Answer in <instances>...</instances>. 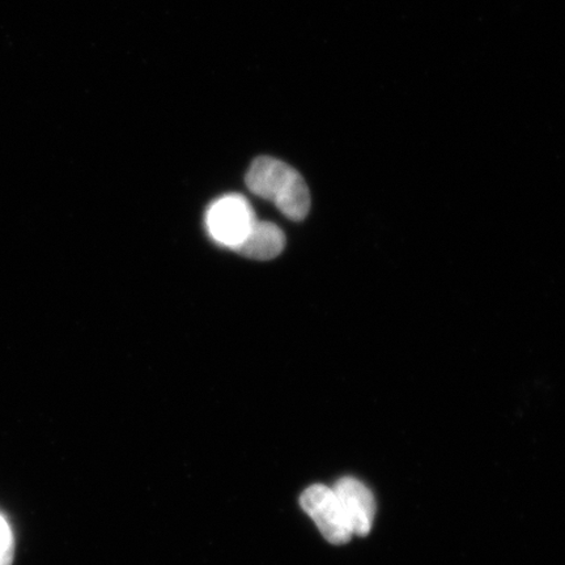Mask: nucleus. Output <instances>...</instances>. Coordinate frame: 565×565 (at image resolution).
Wrapping results in <instances>:
<instances>
[{
    "instance_id": "nucleus-1",
    "label": "nucleus",
    "mask_w": 565,
    "mask_h": 565,
    "mask_svg": "<svg viewBox=\"0 0 565 565\" xmlns=\"http://www.w3.org/2000/svg\"><path fill=\"white\" fill-rule=\"evenodd\" d=\"M247 189L254 195L274 202L289 221L300 222L310 210V193L302 175L285 161L259 157L245 175Z\"/></svg>"
},
{
    "instance_id": "nucleus-3",
    "label": "nucleus",
    "mask_w": 565,
    "mask_h": 565,
    "mask_svg": "<svg viewBox=\"0 0 565 565\" xmlns=\"http://www.w3.org/2000/svg\"><path fill=\"white\" fill-rule=\"evenodd\" d=\"M300 504L330 543L343 545L351 540L349 522L333 489L323 484L310 486L302 492Z\"/></svg>"
},
{
    "instance_id": "nucleus-4",
    "label": "nucleus",
    "mask_w": 565,
    "mask_h": 565,
    "mask_svg": "<svg viewBox=\"0 0 565 565\" xmlns=\"http://www.w3.org/2000/svg\"><path fill=\"white\" fill-rule=\"evenodd\" d=\"M333 490L352 535H369L376 515V500L369 487L356 478L345 477L338 480Z\"/></svg>"
},
{
    "instance_id": "nucleus-6",
    "label": "nucleus",
    "mask_w": 565,
    "mask_h": 565,
    "mask_svg": "<svg viewBox=\"0 0 565 565\" xmlns=\"http://www.w3.org/2000/svg\"><path fill=\"white\" fill-rule=\"evenodd\" d=\"M15 555V541L12 529L2 514H0V565H12Z\"/></svg>"
},
{
    "instance_id": "nucleus-2",
    "label": "nucleus",
    "mask_w": 565,
    "mask_h": 565,
    "mask_svg": "<svg viewBox=\"0 0 565 565\" xmlns=\"http://www.w3.org/2000/svg\"><path fill=\"white\" fill-rule=\"evenodd\" d=\"M256 222L252 204L239 194L217 198L206 212V227L211 238L232 250L244 242Z\"/></svg>"
},
{
    "instance_id": "nucleus-5",
    "label": "nucleus",
    "mask_w": 565,
    "mask_h": 565,
    "mask_svg": "<svg viewBox=\"0 0 565 565\" xmlns=\"http://www.w3.org/2000/svg\"><path fill=\"white\" fill-rule=\"evenodd\" d=\"M285 246L286 236L278 225L257 221L249 235L233 252L246 258L268 260L277 258Z\"/></svg>"
}]
</instances>
